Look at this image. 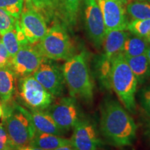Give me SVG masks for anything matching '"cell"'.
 <instances>
[{"mask_svg": "<svg viewBox=\"0 0 150 150\" xmlns=\"http://www.w3.org/2000/svg\"><path fill=\"white\" fill-rule=\"evenodd\" d=\"M99 126L103 137L115 147L131 146L136 139L134 119L122 104L111 97L104 99L101 105Z\"/></svg>", "mask_w": 150, "mask_h": 150, "instance_id": "1", "label": "cell"}, {"mask_svg": "<svg viewBox=\"0 0 150 150\" xmlns=\"http://www.w3.org/2000/svg\"><path fill=\"white\" fill-rule=\"evenodd\" d=\"M2 123L8 138L9 146L17 149L29 145L35 132L29 110L13 98L1 102Z\"/></svg>", "mask_w": 150, "mask_h": 150, "instance_id": "2", "label": "cell"}, {"mask_svg": "<svg viewBox=\"0 0 150 150\" xmlns=\"http://www.w3.org/2000/svg\"><path fill=\"white\" fill-rule=\"evenodd\" d=\"M62 70L70 96L91 104L94 97V82L86 52L76 54L65 61Z\"/></svg>", "mask_w": 150, "mask_h": 150, "instance_id": "3", "label": "cell"}, {"mask_svg": "<svg viewBox=\"0 0 150 150\" xmlns=\"http://www.w3.org/2000/svg\"><path fill=\"white\" fill-rule=\"evenodd\" d=\"M110 81L111 88L125 109L130 113H135L138 82L122 52L115 55L111 60Z\"/></svg>", "mask_w": 150, "mask_h": 150, "instance_id": "4", "label": "cell"}, {"mask_svg": "<svg viewBox=\"0 0 150 150\" xmlns=\"http://www.w3.org/2000/svg\"><path fill=\"white\" fill-rule=\"evenodd\" d=\"M35 46L45 58L52 61H67L76 54L66 27L58 20L53 22L45 35Z\"/></svg>", "mask_w": 150, "mask_h": 150, "instance_id": "5", "label": "cell"}, {"mask_svg": "<svg viewBox=\"0 0 150 150\" xmlns=\"http://www.w3.org/2000/svg\"><path fill=\"white\" fill-rule=\"evenodd\" d=\"M18 85L19 98L28 110H45L54 102V96L33 75L19 79Z\"/></svg>", "mask_w": 150, "mask_h": 150, "instance_id": "6", "label": "cell"}, {"mask_svg": "<svg viewBox=\"0 0 150 150\" xmlns=\"http://www.w3.org/2000/svg\"><path fill=\"white\" fill-rule=\"evenodd\" d=\"M45 111L65 134L73 129L81 117L76 99L71 96L61 97L52 103Z\"/></svg>", "mask_w": 150, "mask_h": 150, "instance_id": "7", "label": "cell"}, {"mask_svg": "<svg viewBox=\"0 0 150 150\" xmlns=\"http://www.w3.org/2000/svg\"><path fill=\"white\" fill-rule=\"evenodd\" d=\"M85 29L93 45L99 49L106 36L104 18L96 0H83Z\"/></svg>", "mask_w": 150, "mask_h": 150, "instance_id": "8", "label": "cell"}, {"mask_svg": "<svg viewBox=\"0 0 150 150\" xmlns=\"http://www.w3.org/2000/svg\"><path fill=\"white\" fill-rule=\"evenodd\" d=\"M33 76L53 96L63 95L65 86L63 70L52 60L45 58Z\"/></svg>", "mask_w": 150, "mask_h": 150, "instance_id": "9", "label": "cell"}, {"mask_svg": "<svg viewBox=\"0 0 150 150\" xmlns=\"http://www.w3.org/2000/svg\"><path fill=\"white\" fill-rule=\"evenodd\" d=\"M44 59L36 47L29 43L20 48L9 67L13 71L16 78H23L33 75Z\"/></svg>", "mask_w": 150, "mask_h": 150, "instance_id": "10", "label": "cell"}, {"mask_svg": "<svg viewBox=\"0 0 150 150\" xmlns=\"http://www.w3.org/2000/svg\"><path fill=\"white\" fill-rule=\"evenodd\" d=\"M70 140L76 150H99L102 147L97 127L89 118H80L73 128Z\"/></svg>", "mask_w": 150, "mask_h": 150, "instance_id": "11", "label": "cell"}, {"mask_svg": "<svg viewBox=\"0 0 150 150\" xmlns=\"http://www.w3.org/2000/svg\"><path fill=\"white\" fill-rule=\"evenodd\" d=\"M19 24L29 44L35 45L41 40L47 31V21L40 13L24 6L19 18Z\"/></svg>", "mask_w": 150, "mask_h": 150, "instance_id": "12", "label": "cell"}, {"mask_svg": "<svg viewBox=\"0 0 150 150\" xmlns=\"http://www.w3.org/2000/svg\"><path fill=\"white\" fill-rule=\"evenodd\" d=\"M104 18L106 32L127 31L129 21L123 4L118 0H96Z\"/></svg>", "mask_w": 150, "mask_h": 150, "instance_id": "13", "label": "cell"}, {"mask_svg": "<svg viewBox=\"0 0 150 150\" xmlns=\"http://www.w3.org/2000/svg\"><path fill=\"white\" fill-rule=\"evenodd\" d=\"M25 6L39 12L47 22L56 20L62 22L59 0H24Z\"/></svg>", "mask_w": 150, "mask_h": 150, "instance_id": "14", "label": "cell"}, {"mask_svg": "<svg viewBox=\"0 0 150 150\" xmlns=\"http://www.w3.org/2000/svg\"><path fill=\"white\" fill-rule=\"evenodd\" d=\"M129 33L127 31H110L106 33L103 47L105 59L111 60L115 55L122 52L124 45Z\"/></svg>", "mask_w": 150, "mask_h": 150, "instance_id": "15", "label": "cell"}, {"mask_svg": "<svg viewBox=\"0 0 150 150\" xmlns=\"http://www.w3.org/2000/svg\"><path fill=\"white\" fill-rule=\"evenodd\" d=\"M29 111L35 131L57 136L65 134L45 110H29Z\"/></svg>", "mask_w": 150, "mask_h": 150, "instance_id": "16", "label": "cell"}, {"mask_svg": "<svg viewBox=\"0 0 150 150\" xmlns=\"http://www.w3.org/2000/svg\"><path fill=\"white\" fill-rule=\"evenodd\" d=\"M70 139L62 136L46 134L35 131L29 146L40 148L45 150H54L62 146L71 145Z\"/></svg>", "mask_w": 150, "mask_h": 150, "instance_id": "17", "label": "cell"}, {"mask_svg": "<svg viewBox=\"0 0 150 150\" xmlns=\"http://www.w3.org/2000/svg\"><path fill=\"white\" fill-rule=\"evenodd\" d=\"M1 40L12 59L16 56L22 45L29 44V42L20 27L19 19L16 20L14 29L1 35Z\"/></svg>", "mask_w": 150, "mask_h": 150, "instance_id": "18", "label": "cell"}, {"mask_svg": "<svg viewBox=\"0 0 150 150\" xmlns=\"http://www.w3.org/2000/svg\"><path fill=\"white\" fill-rule=\"evenodd\" d=\"M125 58L138 83H144L150 78V64L146 54L133 57L125 56Z\"/></svg>", "mask_w": 150, "mask_h": 150, "instance_id": "19", "label": "cell"}, {"mask_svg": "<svg viewBox=\"0 0 150 150\" xmlns=\"http://www.w3.org/2000/svg\"><path fill=\"white\" fill-rule=\"evenodd\" d=\"M15 74L8 66L0 67V99L1 102L13 98L15 92Z\"/></svg>", "mask_w": 150, "mask_h": 150, "instance_id": "20", "label": "cell"}, {"mask_svg": "<svg viewBox=\"0 0 150 150\" xmlns=\"http://www.w3.org/2000/svg\"><path fill=\"white\" fill-rule=\"evenodd\" d=\"M82 1L83 0H59L62 23L66 27H73L76 24Z\"/></svg>", "mask_w": 150, "mask_h": 150, "instance_id": "21", "label": "cell"}, {"mask_svg": "<svg viewBox=\"0 0 150 150\" xmlns=\"http://www.w3.org/2000/svg\"><path fill=\"white\" fill-rule=\"evenodd\" d=\"M149 43L146 38L129 33L124 45L122 53L129 57L145 54L149 45Z\"/></svg>", "mask_w": 150, "mask_h": 150, "instance_id": "22", "label": "cell"}, {"mask_svg": "<svg viewBox=\"0 0 150 150\" xmlns=\"http://www.w3.org/2000/svg\"><path fill=\"white\" fill-rule=\"evenodd\" d=\"M125 6V11L133 19H150V2L129 0Z\"/></svg>", "mask_w": 150, "mask_h": 150, "instance_id": "23", "label": "cell"}, {"mask_svg": "<svg viewBox=\"0 0 150 150\" xmlns=\"http://www.w3.org/2000/svg\"><path fill=\"white\" fill-rule=\"evenodd\" d=\"M127 30L132 34L147 40L150 35V19H133L129 22Z\"/></svg>", "mask_w": 150, "mask_h": 150, "instance_id": "24", "label": "cell"}, {"mask_svg": "<svg viewBox=\"0 0 150 150\" xmlns=\"http://www.w3.org/2000/svg\"><path fill=\"white\" fill-rule=\"evenodd\" d=\"M24 0H0V8L6 11L16 19L20 18Z\"/></svg>", "mask_w": 150, "mask_h": 150, "instance_id": "25", "label": "cell"}, {"mask_svg": "<svg viewBox=\"0 0 150 150\" xmlns=\"http://www.w3.org/2000/svg\"><path fill=\"white\" fill-rule=\"evenodd\" d=\"M18 19L8 14L6 11L0 8V34L2 35L14 29L16 22Z\"/></svg>", "mask_w": 150, "mask_h": 150, "instance_id": "26", "label": "cell"}, {"mask_svg": "<svg viewBox=\"0 0 150 150\" xmlns=\"http://www.w3.org/2000/svg\"><path fill=\"white\" fill-rule=\"evenodd\" d=\"M138 99L142 108L150 115V83L140 90L138 93Z\"/></svg>", "mask_w": 150, "mask_h": 150, "instance_id": "27", "label": "cell"}, {"mask_svg": "<svg viewBox=\"0 0 150 150\" xmlns=\"http://www.w3.org/2000/svg\"><path fill=\"white\" fill-rule=\"evenodd\" d=\"M12 58L9 55L2 41L0 40V67L10 66Z\"/></svg>", "mask_w": 150, "mask_h": 150, "instance_id": "28", "label": "cell"}, {"mask_svg": "<svg viewBox=\"0 0 150 150\" xmlns=\"http://www.w3.org/2000/svg\"><path fill=\"white\" fill-rule=\"evenodd\" d=\"M9 146L8 138L6 131L2 123L0 124V150H3Z\"/></svg>", "mask_w": 150, "mask_h": 150, "instance_id": "29", "label": "cell"}, {"mask_svg": "<svg viewBox=\"0 0 150 150\" xmlns=\"http://www.w3.org/2000/svg\"><path fill=\"white\" fill-rule=\"evenodd\" d=\"M145 136L150 143V120H148L145 125Z\"/></svg>", "mask_w": 150, "mask_h": 150, "instance_id": "30", "label": "cell"}, {"mask_svg": "<svg viewBox=\"0 0 150 150\" xmlns=\"http://www.w3.org/2000/svg\"><path fill=\"white\" fill-rule=\"evenodd\" d=\"M54 150H76V149H75V148L74 147V146L71 144V145L62 146V147H60Z\"/></svg>", "mask_w": 150, "mask_h": 150, "instance_id": "31", "label": "cell"}, {"mask_svg": "<svg viewBox=\"0 0 150 150\" xmlns=\"http://www.w3.org/2000/svg\"><path fill=\"white\" fill-rule=\"evenodd\" d=\"M18 150H45L42 149H40V148H38V147H32V146H26V147H22L20 149H19Z\"/></svg>", "mask_w": 150, "mask_h": 150, "instance_id": "32", "label": "cell"}, {"mask_svg": "<svg viewBox=\"0 0 150 150\" xmlns=\"http://www.w3.org/2000/svg\"><path fill=\"white\" fill-rule=\"evenodd\" d=\"M146 55H147L148 61H149V63L150 64V45H149V47H148L147 52H146Z\"/></svg>", "mask_w": 150, "mask_h": 150, "instance_id": "33", "label": "cell"}, {"mask_svg": "<svg viewBox=\"0 0 150 150\" xmlns=\"http://www.w3.org/2000/svg\"><path fill=\"white\" fill-rule=\"evenodd\" d=\"M3 150H18V149H16V148H14V147H11V146H8V147H7L6 148H5V149H4Z\"/></svg>", "mask_w": 150, "mask_h": 150, "instance_id": "34", "label": "cell"}, {"mask_svg": "<svg viewBox=\"0 0 150 150\" xmlns=\"http://www.w3.org/2000/svg\"><path fill=\"white\" fill-rule=\"evenodd\" d=\"M118 1H120V2L122 4L124 5V6H125L127 4V0H118Z\"/></svg>", "mask_w": 150, "mask_h": 150, "instance_id": "35", "label": "cell"}, {"mask_svg": "<svg viewBox=\"0 0 150 150\" xmlns=\"http://www.w3.org/2000/svg\"><path fill=\"white\" fill-rule=\"evenodd\" d=\"M2 116V108H1V106L0 105V117Z\"/></svg>", "mask_w": 150, "mask_h": 150, "instance_id": "36", "label": "cell"}, {"mask_svg": "<svg viewBox=\"0 0 150 150\" xmlns=\"http://www.w3.org/2000/svg\"><path fill=\"white\" fill-rule=\"evenodd\" d=\"M140 1H148V2H150V0H140Z\"/></svg>", "mask_w": 150, "mask_h": 150, "instance_id": "37", "label": "cell"}, {"mask_svg": "<svg viewBox=\"0 0 150 150\" xmlns=\"http://www.w3.org/2000/svg\"><path fill=\"white\" fill-rule=\"evenodd\" d=\"M147 40H148V41H149V42L150 43V35H149V38H148Z\"/></svg>", "mask_w": 150, "mask_h": 150, "instance_id": "38", "label": "cell"}, {"mask_svg": "<svg viewBox=\"0 0 150 150\" xmlns=\"http://www.w3.org/2000/svg\"><path fill=\"white\" fill-rule=\"evenodd\" d=\"M0 40H1V34H0Z\"/></svg>", "mask_w": 150, "mask_h": 150, "instance_id": "39", "label": "cell"}, {"mask_svg": "<svg viewBox=\"0 0 150 150\" xmlns=\"http://www.w3.org/2000/svg\"><path fill=\"white\" fill-rule=\"evenodd\" d=\"M129 1V0H127V1Z\"/></svg>", "mask_w": 150, "mask_h": 150, "instance_id": "40", "label": "cell"}]
</instances>
